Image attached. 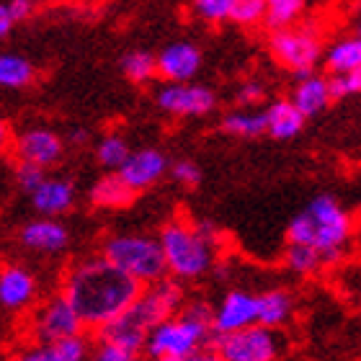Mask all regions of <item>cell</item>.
<instances>
[{
  "label": "cell",
  "mask_w": 361,
  "mask_h": 361,
  "mask_svg": "<svg viewBox=\"0 0 361 361\" xmlns=\"http://www.w3.org/2000/svg\"><path fill=\"white\" fill-rule=\"evenodd\" d=\"M6 8L8 13H11V18H13V23H18L23 18H29L31 11H34V3L31 0H8Z\"/></svg>",
  "instance_id": "8d00e7d4"
},
{
  "label": "cell",
  "mask_w": 361,
  "mask_h": 361,
  "mask_svg": "<svg viewBox=\"0 0 361 361\" xmlns=\"http://www.w3.org/2000/svg\"><path fill=\"white\" fill-rule=\"evenodd\" d=\"M166 173H168V158L160 150H155V147H142V150L129 152V158L124 160V166L116 171V176H119L135 194L155 186Z\"/></svg>",
  "instance_id": "5bb4252c"
},
{
  "label": "cell",
  "mask_w": 361,
  "mask_h": 361,
  "mask_svg": "<svg viewBox=\"0 0 361 361\" xmlns=\"http://www.w3.org/2000/svg\"><path fill=\"white\" fill-rule=\"evenodd\" d=\"M135 191L124 183L116 173H109L104 178H98L90 188V202L98 209H124L135 202Z\"/></svg>",
  "instance_id": "7402d4cb"
},
{
  "label": "cell",
  "mask_w": 361,
  "mask_h": 361,
  "mask_svg": "<svg viewBox=\"0 0 361 361\" xmlns=\"http://www.w3.org/2000/svg\"><path fill=\"white\" fill-rule=\"evenodd\" d=\"M129 145L127 140L121 135H106L101 137V142H98L96 147V158L98 163L104 168H109V171H119L121 166H124V160L129 158Z\"/></svg>",
  "instance_id": "83f0119b"
},
{
  "label": "cell",
  "mask_w": 361,
  "mask_h": 361,
  "mask_svg": "<svg viewBox=\"0 0 361 361\" xmlns=\"http://www.w3.org/2000/svg\"><path fill=\"white\" fill-rule=\"evenodd\" d=\"M238 101L245 104V106H256V104H261V101H266L264 83H258V80H248V83L238 90Z\"/></svg>",
  "instance_id": "d590c367"
},
{
  "label": "cell",
  "mask_w": 361,
  "mask_h": 361,
  "mask_svg": "<svg viewBox=\"0 0 361 361\" xmlns=\"http://www.w3.org/2000/svg\"><path fill=\"white\" fill-rule=\"evenodd\" d=\"M271 54L281 68L292 70L297 80H305L315 73L320 60V34L315 26H292L271 31Z\"/></svg>",
  "instance_id": "8992f818"
},
{
  "label": "cell",
  "mask_w": 361,
  "mask_h": 361,
  "mask_svg": "<svg viewBox=\"0 0 361 361\" xmlns=\"http://www.w3.org/2000/svg\"><path fill=\"white\" fill-rule=\"evenodd\" d=\"M328 83V93H331V101H341V98H348L361 90V70L354 73H343V75H331L325 78Z\"/></svg>",
  "instance_id": "4dcf8cb0"
},
{
  "label": "cell",
  "mask_w": 361,
  "mask_h": 361,
  "mask_svg": "<svg viewBox=\"0 0 361 361\" xmlns=\"http://www.w3.org/2000/svg\"><path fill=\"white\" fill-rule=\"evenodd\" d=\"M183 302H186V289H183V284H178L176 279L166 276V279H160V281H155V284L142 286L135 305L127 310V315L132 317L142 331L150 333L155 325H160L163 320H168V317H173Z\"/></svg>",
  "instance_id": "52a82bcc"
},
{
  "label": "cell",
  "mask_w": 361,
  "mask_h": 361,
  "mask_svg": "<svg viewBox=\"0 0 361 361\" xmlns=\"http://www.w3.org/2000/svg\"><path fill=\"white\" fill-rule=\"evenodd\" d=\"M11 147H13V135H11V127H8L6 119H0V158H3Z\"/></svg>",
  "instance_id": "f35d334b"
},
{
  "label": "cell",
  "mask_w": 361,
  "mask_h": 361,
  "mask_svg": "<svg viewBox=\"0 0 361 361\" xmlns=\"http://www.w3.org/2000/svg\"><path fill=\"white\" fill-rule=\"evenodd\" d=\"M44 178H47V171L31 166V163H18V166H16V183H18L21 191H26L29 196L44 183Z\"/></svg>",
  "instance_id": "d6a6232c"
},
{
  "label": "cell",
  "mask_w": 361,
  "mask_h": 361,
  "mask_svg": "<svg viewBox=\"0 0 361 361\" xmlns=\"http://www.w3.org/2000/svg\"><path fill=\"white\" fill-rule=\"evenodd\" d=\"M29 331L39 346L47 343H57V341H68L83 336V325L78 320L75 310L70 307V302L62 294L47 297L29 320Z\"/></svg>",
  "instance_id": "9c48e42d"
},
{
  "label": "cell",
  "mask_w": 361,
  "mask_h": 361,
  "mask_svg": "<svg viewBox=\"0 0 361 361\" xmlns=\"http://www.w3.org/2000/svg\"><path fill=\"white\" fill-rule=\"evenodd\" d=\"M11 29H13V18H11V13H8L6 3H0V39L8 37Z\"/></svg>",
  "instance_id": "ab89813d"
},
{
  "label": "cell",
  "mask_w": 361,
  "mask_h": 361,
  "mask_svg": "<svg viewBox=\"0 0 361 361\" xmlns=\"http://www.w3.org/2000/svg\"><path fill=\"white\" fill-rule=\"evenodd\" d=\"M230 6H233V0H194V11L209 23L227 21L230 18Z\"/></svg>",
  "instance_id": "1f68e13d"
},
{
  "label": "cell",
  "mask_w": 361,
  "mask_h": 361,
  "mask_svg": "<svg viewBox=\"0 0 361 361\" xmlns=\"http://www.w3.org/2000/svg\"><path fill=\"white\" fill-rule=\"evenodd\" d=\"M171 176H173L176 183L186 188H196L202 183V168L196 166L194 160H176L171 166Z\"/></svg>",
  "instance_id": "836d02e7"
},
{
  "label": "cell",
  "mask_w": 361,
  "mask_h": 361,
  "mask_svg": "<svg viewBox=\"0 0 361 361\" xmlns=\"http://www.w3.org/2000/svg\"><path fill=\"white\" fill-rule=\"evenodd\" d=\"M83 3H96V0H83Z\"/></svg>",
  "instance_id": "b9f144b4"
},
{
  "label": "cell",
  "mask_w": 361,
  "mask_h": 361,
  "mask_svg": "<svg viewBox=\"0 0 361 361\" xmlns=\"http://www.w3.org/2000/svg\"><path fill=\"white\" fill-rule=\"evenodd\" d=\"M121 70L132 83H147L158 75L155 73V54L145 52V49H135L121 57Z\"/></svg>",
  "instance_id": "4316f807"
},
{
  "label": "cell",
  "mask_w": 361,
  "mask_h": 361,
  "mask_svg": "<svg viewBox=\"0 0 361 361\" xmlns=\"http://www.w3.org/2000/svg\"><path fill=\"white\" fill-rule=\"evenodd\" d=\"M37 70L21 54H0V88H26L34 83Z\"/></svg>",
  "instance_id": "d4e9b609"
},
{
  "label": "cell",
  "mask_w": 361,
  "mask_h": 361,
  "mask_svg": "<svg viewBox=\"0 0 361 361\" xmlns=\"http://www.w3.org/2000/svg\"><path fill=\"white\" fill-rule=\"evenodd\" d=\"M166 361H219V356H217V351H214V346L207 343V346L196 348V351H191V354L178 356V359H166Z\"/></svg>",
  "instance_id": "74e56055"
},
{
  "label": "cell",
  "mask_w": 361,
  "mask_h": 361,
  "mask_svg": "<svg viewBox=\"0 0 361 361\" xmlns=\"http://www.w3.org/2000/svg\"><path fill=\"white\" fill-rule=\"evenodd\" d=\"M294 312V297L286 289H269V292L256 294V323L276 331Z\"/></svg>",
  "instance_id": "ac0fdd59"
},
{
  "label": "cell",
  "mask_w": 361,
  "mask_h": 361,
  "mask_svg": "<svg viewBox=\"0 0 361 361\" xmlns=\"http://www.w3.org/2000/svg\"><path fill=\"white\" fill-rule=\"evenodd\" d=\"M305 13V0H266L264 8V21L266 29L281 31L297 26V21Z\"/></svg>",
  "instance_id": "cb8c5ba5"
},
{
  "label": "cell",
  "mask_w": 361,
  "mask_h": 361,
  "mask_svg": "<svg viewBox=\"0 0 361 361\" xmlns=\"http://www.w3.org/2000/svg\"><path fill=\"white\" fill-rule=\"evenodd\" d=\"M88 354L90 341H85V336H78V338L29 348V351L16 356V361H88Z\"/></svg>",
  "instance_id": "ffe728a7"
},
{
  "label": "cell",
  "mask_w": 361,
  "mask_h": 361,
  "mask_svg": "<svg viewBox=\"0 0 361 361\" xmlns=\"http://www.w3.org/2000/svg\"><path fill=\"white\" fill-rule=\"evenodd\" d=\"M284 261L300 276H312V274H317V271L323 269V261L317 256V250L310 248V245H294V243H289Z\"/></svg>",
  "instance_id": "f1b7e54d"
},
{
  "label": "cell",
  "mask_w": 361,
  "mask_h": 361,
  "mask_svg": "<svg viewBox=\"0 0 361 361\" xmlns=\"http://www.w3.org/2000/svg\"><path fill=\"white\" fill-rule=\"evenodd\" d=\"M222 129L227 135L243 137V140H253V137L266 135V116L264 111H235L227 114L222 119Z\"/></svg>",
  "instance_id": "484cf974"
},
{
  "label": "cell",
  "mask_w": 361,
  "mask_h": 361,
  "mask_svg": "<svg viewBox=\"0 0 361 361\" xmlns=\"http://www.w3.org/2000/svg\"><path fill=\"white\" fill-rule=\"evenodd\" d=\"M31 204L39 214L54 219L57 214L73 209L75 204V186L65 178H44V183L31 194Z\"/></svg>",
  "instance_id": "e0dca14e"
},
{
  "label": "cell",
  "mask_w": 361,
  "mask_h": 361,
  "mask_svg": "<svg viewBox=\"0 0 361 361\" xmlns=\"http://www.w3.org/2000/svg\"><path fill=\"white\" fill-rule=\"evenodd\" d=\"M158 106L173 116H204L217 106V98L207 85L166 83L158 90Z\"/></svg>",
  "instance_id": "7c38bea8"
},
{
  "label": "cell",
  "mask_w": 361,
  "mask_h": 361,
  "mask_svg": "<svg viewBox=\"0 0 361 361\" xmlns=\"http://www.w3.org/2000/svg\"><path fill=\"white\" fill-rule=\"evenodd\" d=\"M256 323V294L245 289H230L219 300V305L212 312V336H230L243 328H250Z\"/></svg>",
  "instance_id": "30bf717a"
},
{
  "label": "cell",
  "mask_w": 361,
  "mask_h": 361,
  "mask_svg": "<svg viewBox=\"0 0 361 361\" xmlns=\"http://www.w3.org/2000/svg\"><path fill=\"white\" fill-rule=\"evenodd\" d=\"M13 150L18 163H31V166L47 171L49 166L60 163L62 152H65V142L57 132L47 127H31L13 140Z\"/></svg>",
  "instance_id": "8fae6325"
},
{
  "label": "cell",
  "mask_w": 361,
  "mask_h": 361,
  "mask_svg": "<svg viewBox=\"0 0 361 361\" xmlns=\"http://www.w3.org/2000/svg\"><path fill=\"white\" fill-rule=\"evenodd\" d=\"M70 142H73V145H85V142H88V132H85V129H73V132H70Z\"/></svg>",
  "instance_id": "60d3db41"
},
{
  "label": "cell",
  "mask_w": 361,
  "mask_h": 361,
  "mask_svg": "<svg viewBox=\"0 0 361 361\" xmlns=\"http://www.w3.org/2000/svg\"><path fill=\"white\" fill-rule=\"evenodd\" d=\"M219 361H276L281 351V338L276 331L264 325H250L230 336H217L212 341Z\"/></svg>",
  "instance_id": "ba28073f"
},
{
  "label": "cell",
  "mask_w": 361,
  "mask_h": 361,
  "mask_svg": "<svg viewBox=\"0 0 361 361\" xmlns=\"http://www.w3.org/2000/svg\"><path fill=\"white\" fill-rule=\"evenodd\" d=\"M292 106L297 111L310 119V116H317V114H323L328 106H331V93H328V83H325L323 75H317L312 73L310 78L300 80L297 88H294V96L289 98Z\"/></svg>",
  "instance_id": "d6986e66"
},
{
  "label": "cell",
  "mask_w": 361,
  "mask_h": 361,
  "mask_svg": "<svg viewBox=\"0 0 361 361\" xmlns=\"http://www.w3.org/2000/svg\"><path fill=\"white\" fill-rule=\"evenodd\" d=\"M98 256L109 261L114 269L135 279L140 286L155 284L160 279L168 276L163 250H160L158 238L147 235H111L101 245Z\"/></svg>",
  "instance_id": "5b68a950"
},
{
  "label": "cell",
  "mask_w": 361,
  "mask_h": 361,
  "mask_svg": "<svg viewBox=\"0 0 361 361\" xmlns=\"http://www.w3.org/2000/svg\"><path fill=\"white\" fill-rule=\"evenodd\" d=\"M39 297V281L34 271L21 264H8L0 269V307L11 312L29 310Z\"/></svg>",
  "instance_id": "4fadbf2b"
},
{
  "label": "cell",
  "mask_w": 361,
  "mask_h": 361,
  "mask_svg": "<svg viewBox=\"0 0 361 361\" xmlns=\"http://www.w3.org/2000/svg\"><path fill=\"white\" fill-rule=\"evenodd\" d=\"M212 312H214V307L207 300H202V297L188 300L186 297V302L180 305V310L173 317L163 320L147 333L142 356L152 361H166L207 346L212 336Z\"/></svg>",
  "instance_id": "277c9868"
},
{
  "label": "cell",
  "mask_w": 361,
  "mask_h": 361,
  "mask_svg": "<svg viewBox=\"0 0 361 361\" xmlns=\"http://www.w3.org/2000/svg\"><path fill=\"white\" fill-rule=\"evenodd\" d=\"M202 68V52L188 42L168 44L155 57V73L168 83H186Z\"/></svg>",
  "instance_id": "9a60e30c"
},
{
  "label": "cell",
  "mask_w": 361,
  "mask_h": 361,
  "mask_svg": "<svg viewBox=\"0 0 361 361\" xmlns=\"http://www.w3.org/2000/svg\"><path fill=\"white\" fill-rule=\"evenodd\" d=\"M351 238H354V219L331 194L315 196L307 204V209L294 214L286 227V240L294 245L315 248L323 266L343 261Z\"/></svg>",
  "instance_id": "7a4b0ae2"
},
{
  "label": "cell",
  "mask_w": 361,
  "mask_h": 361,
  "mask_svg": "<svg viewBox=\"0 0 361 361\" xmlns=\"http://www.w3.org/2000/svg\"><path fill=\"white\" fill-rule=\"evenodd\" d=\"M266 0H233L230 6V21L240 26H256L264 21Z\"/></svg>",
  "instance_id": "f546056e"
},
{
  "label": "cell",
  "mask_w": 361,
  "mask_h": 361,
  "mask_svg": "<svg viewBox=\"0 0 361 361\" xmlns=\"http://www.w3.org/2000/svg\"><path fill=\"white\" fill-rule=\"evenodd\" d=\"M18 240H21L23 248L37 250V253H62L70 245V233L68 227L57 219L42 217L23 225L21 233H18Z\"/></svg>",
  "instance_id": "2e32d148"
},
{
  "label": "cell",
  "mask_w": 361,
  "mask_h": 361,
  "mask_svg": "<svg viewBox=\"0 0 361 361\" xmlns=\"http://www.w3.org/2000/svg\"><path fill=\"white\" fill-rule=\"evenodd\" d=\"M217 230L209 222H180L173 219L160 230V250L166 261L168 276L183 281H196L214 271L217 264Z\"/></svg>",
  "instance_id": "3957f363"
},
{
  "label": "cell",
  "mask_w": 361,
  "mask_h": 361,
  "mask_svg": "<svg viewBox=\"0 0 361 361\" xmlns=\"http://www.w3.org/2000/svg\"><path fill=\"white\" fill-rule=\"evenodd\" d=\"M325 68L331 75H343V73H354L361 70V39L348 37L325 52Z\"/></svg>",
  "instance_id": "603a6c76"
},
{
  "label": "cell",
  "mask_w": 361,
  "mask_h": 361,
  "mask_svg": "<svg viewBox=\"0 0 361 361\" xmlns=\"http://www.w3.org/2000/svg\"><path fill=\"white\" fill-rule=\"evenodd\" d=\"M266 116V135H271L274 140H292L305 129V116L292 106V101H274L264 111Z\"/></svg>",
  "instance_id": "44dd1931"
},
{
  "label": "cell",
  "mask_w": 361,
  "mask_h": 361,
  "mask_svg": "<svg viewBox=\"0 0 361 361\" xmlns=\"http://www.w3.org/2000/svg\"><path fill=\"white\" fill-rule=\"evenodd\" d=\"M88 361H142V356H135L129 351H121V348L111 346V343H104V341H96L90 346Z\"/></svg>",
  "instance_id": "e575fe53"
},
{
  "label": "cell",
  "mask_w": 361,
  "mask_h": 361,
  "mask_svg": "<svg viewBox=\"0 0 361 361\" xmlns=\"http://www.w3.org/2000/svg\"><path fill=\"white\" fill-rule=\"evenodd\" d=\"M142 286L101 256L83 258L65 271L62 297L75 310L83 331L98 333L127 312Z\"/></svg>",
  "instance_id": "6da1fadb"
}]
</instances>
